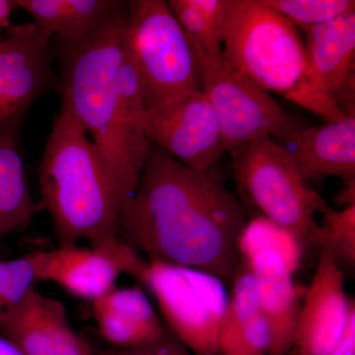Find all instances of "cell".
Returning <instances> with one entry per match:
<instances>
[{"label":"cell","instance_id":"6da1fadb","mask_svg":"<svg viewBox=\"0 0 355 355\" xmlns=\"http://www.w3.org/2000/svg\"><path fill=\"white\" fill-rule=\"evenodd\" d=\"M147 261L202 270L230 282L241 260L244 205L219 164L198 172L151 144L120 228Z\"/></svg>","mask_w":355,"mask_h":355},{"label":"cell","instance_id":"7a4b0ae2","mask_svg":"<svg viewBox=\"0 0 355 355\" xmlns=\"http://www.w3.org/2000/svg\"><path fill=\"white\" fill-rule=\"evenodd\" d=\"M39 182L60 247L119 237L120 191L99 149L64 104L44 146Z\"/></svg>","mask_w":355,"mask_h":355},{"label":"cell","instance_id":"3957f363","mask_svg":"<svg viewBox=\"0 0 355 355\" xmlns=\"http://www.w3.org/2000/svg\"><path fill=\"white\" fill-rule=\"evenodd\" d=\"M127 13L128 4L87 38L58 46L62 104L99 149L123 207L141 177L125 155L118 128L119 74L125 53Z\"/></svg>","mask_w":355,"mask_h":355},{"label":"cell","instance_id":"277c9868","mask_svg":"<svg viewBox=\"0 0 355 355\" xmlns=\"http://www.w3.org/2000/svg\"><path fill=\"white\" fill-rule=\"evenodd\" d=\"M222 55L270 93L286 95L304 78V40L263 0H226Z\"/></svg>","mask_w":355,"mask_h":355},{"label":"cell","instance_id":"5b68a950","mask_svg":"<svg viewBox=\"0 0 355 355\" xmlns=\"http://www.w3.org/2000/svg\"><path fill=\"white\" fill-rule=\"evenodd\" d=\"M229 153L243 197L275 228L307 244L318 214L333 209L311 188L286 149L266 137Z\"/></svg>","mask_w":355,"mask_h":355},{"label":"cell","instance_id":"8992f818","mask_svg":"<svg viewBox=\"0 0 355 355\" xmlns=\"http://www.w3.org/2000/svg\"><path fill=\"white\" fill-rule=\"evenodd\" d=\"M127 50L147 109L175 96L202 90L198 58L167 1L128 2Z\"/></svg>","mask_w":355,"mask_h":355},{"label":"cell","instance_id":"52a82bcc","mask_svg":"<svg viewBox=\"0 0 355 355\" xmlns=\"http://www.w3.org/2000/svg\"><path fill=\"white\" fill-rule=\"evenodd\" d=\"M140 282L157 303L167 330L193 355H218L227 305L225 282L202 270L148 261Z\"/></svg>","mask_w":355,"mask_h":355},{"label":"cell","instance_id":"ba28073f","mask_svg":"<svg viewBox=\"0 0 355 355\" xmlns=\"http://www.w3.org/2000/svg\"><path fill=\"white\" fill-rule=\"evenodd\" d=\"M198 58L202 90L216 112L224 153L266 137L279 141L301 128L268 91L223 55Z\"/></svg>","mask_w":355,"mask_h":355},{"label":"cell","instance_id":"9c48e42d","mask_svg":"<svg viewBox=\"0 0 355 355\" xmlns=\"http://www.w3.org/2000/svg\"><path fill=\"white\" fill-rule=\"evenodd\" d=\"M37 282L58 284L74 297L94 302L130 275L139 280L148 261L120 238L98 245L58 247L29 254Z\"/></svg>","mask_w":355,"mask_h":355},{"label":"cell","instance_id":"30bf717a","mask_svg":"<svg viewBox=\"0 0 355 355\" xmlns=\"http://www.w3.org/2000/svg\"><path fill=\"white\" fill-rule=\"evenodd\" d=\"M144 128L153 146L195 171H209L224 154L216 112L202 90L147 109Z\"/></svg>","mask_w":355,"mask_h":355},{"label":"cell","instance_id":"8fae6325","mask_svg":"<svg viewBox=\"0 0 355 355\" xmlns=\"http://www.w3.org/2000/svg\"><path fill=\"white\" fill-rule=\"evenodd\" d=\"M51 37L34 22L11 26L0 41V132L18 133L53 80Z\"/></svg>","mask_w":355,"mask_h":355},{"label":"cell","instance_id":"7c38bea8","mask_svg":"<svg viewBox=\"0 0 355 355\" xmlns=\"http://www.w3.org/2000/svg\"><path fill=\"white\" fill-rule=\"evenodd\" d=\"M354 299L345 292L343 268L320 253L316 270L301 303L292 355H329L342 338Z\"/></svg>","mask_w":355,"mask_h":355},{"label":"cell","instance_id":"4fadbf2b","mask_svg":"<svg viewBox=\"0 0 355 355\" xmlns=\"http://www.w3.org/2000/svg\"><path fill=\"white\" fill-rule=\"evenodd\" d=\"M0 334L24 355H97L72 328L64 305L36 286L2 320Z\"/></svg>","mask_w":355,"mask_h":355},{"label":"cell","instance_id":"5bb4252c","mask_svg":"<svg viewBox=\"0 0 355 355\" xmlns=\"http://www.w3.org/2000/svg\"><path fill=\"white\" fill-rule=\"evenodd\" d=\"M305 34L303 80L354 113L355 11L324 24L301 28Z\"/></svg>","mask_w":355,"mask_h":355},{"label":"cell","instance_id":"9a60e30c","mask_svg":"<svg viewBox=\"0 0 355 355\" xmlns=\"http://www.w3.org/2000/svg\"><path fill=\"white\" fill-rule=\"evenodd\" d=\"M244 258L256 277L260 312L270 330L268 355H286L293 345L301 309L288 261L273 248H263Z\"/></svg>","mask_w":355,"mask_h":355},{"label":"cell","instance_id":"2e32d148","mask_svg":"<svg viewBox=\"0 0 355 355\" xmlns=\"http://www.w3.org/2000/svg\"><path fill=\"white\" fill-rule=\"evenodd\" d=\"M277 142L308 183L329 177L355 181V113L336 123L299 128Z\"/></svg>","mask_w":355,"mask_h":355},{"label":"cell","instance_id":"e0dca14e","mask_svg":"<svg viewBox=\"0 0 355 355\" xmlns=\"http://www.w3.org/2000/svg\"><path fill=\"white\" fill-rule=\"evenodd\" d=\"M92 304L98 330L114 349L147 347L160 340L167 331L141 287H114Z\"/></svg>","mask_w":355,"mask_h":355},{"label":"cell","instance_id":"ac0fdd59","mask_svg":"<svg viewBox=\"0 0 355 355\" xmlns=\"http://www.w3.org/2000/svg\"><path fill=\"white\" fill-rule=\"evenodd\" d=\"M18 8L58 46L77 43L106 24L125 8L119 0H17Z\"/></svg>","mask_w":355,"mask_h":355},{"label":"cell","instance_id":"d6986e66","mask_svg":"<svg viewBox=\"0 0 355 355\" xmlns=\"http://www.w3.org/2000/svg\"><path fill=\"white\" fill-rule=\"evenodd\" d=\"M17 139L18 133L0 132V241L25 226L37 209Z\"/></svg>","mask_w":355,"mask_h":355},{"label":"cell","instance_id":"ffe728a7","mask_svg":"<svg viewBox=\"0 0 355 355\" xmlns=\"http://www.w3.org/2000/svg\"><path fill=\"white\" fill-rule=\"evenodd\" d=\"M167 3L198 58L222 55L226 0H170Z\"/></svg>","mask_w":355,"mask_h":355},{"label":"cell","instance_id":"44dd1931","mask_svg":"<svg viewBox=\"0 0 355 355\" xmlns=\"http://www.w3.org/2000/svg\"><path fill=\"white\" fill-rule=\"evenodd\" d=\"M307 244L333 257L343 266L355 265V205L342 210L331 209L324 214L320 225L316 224L308 237Z\"/></svg>","mask_w":355,"mask_h":355},{"label":"cell","instance_id":"7402d4cb","mask_svg":"<svg viewBox=\"0 0 355 355\" xmlns=\"http://www.w3.org/2000/svg\"><path fill=\"white\" fill-rule=\"evenodd\" d=\"M297 28L312 27L354 12V0H263Z\"/></svg>","mask_w":355,"mask_h":355},{"label":"cell","instance_id":"603a6c76","mask_svg":"<svg viewBox=\"0 0 355 355\" xmlns=\"http://www.w3.org/2000/svg\"><path fill=\"white\" fill-rule=\"evenodd\" d=\"M36 284L29 254L15 260L0 261V323Z\"/></svg>","mask_w":355,"mask_h":355},{"label":"cell","instance_id":"cb8c5ba5","mask_svg":"<svg viewBox=\"0 0 355 355\" xmlns=\"http://www.w3.org/2000/svg\"><path fill=\"white\" fill-rule=\"evenodd\" d=\"M270 334L259 315L244 328L219 338L218 355H268Z\"/></svg>","mask_w":355,"mask_h":355},{"label":"cell","instance_id":"d4e9b609","mask_svg":"<svg viewBox=\"0 0 355 355\" xmlns=\"http://www.w3.org/2000/svg\"><path fill=\"white\" fill-rule=\"evenodd\" d=\"M284 96L294 104L321 116L327 123L342 121L349 114L355 113H347L333 97L304 80L301 81L295 88Z\"/></svg>","mask_w":355,"mask_h":355},{"label":"cell","instance_id":"484cf974","mask_svg":"<svg viewBox=\"0 0 355 355\" xmlns=\"http://www.w3.org/2000/svg\"><path fill=\"white\" fill-rule=\"evenodd\" d=\"M97 355H193L174 336L167 330L164 336L147 347L137 349H106L96 352Z\"/></svg>","mask_w":355,"mask_h":355},{"label":"cell","instance_id":"4316f807","mask_svg":"<svg viewBox=\"0 0 355 355\" xmlns=\"http://www.w3.org/2000/svg\"><path fill=\"white\" fill-rule=\"evenodd\" d=\"M329 355H355V311L350 315L342 338Z\"/></svg>","mask_w":355,"mask_h":355},{"label":"cell","instance_id":"83f0119b","mask_svg":"<svg viewBox=\"0 0 355 355\" xmlns=\"http://www.w3.org/2000/svg\"><path fill=\"white\" fill-rule=\"evenodd\" d=\"M17 8V0H0V30L11 27L10 17Z\"/></svg>","mask_w":355,"mask_h":355},{"label":"cell","instance_id":"f1b7e54d","mask_svg":"<svg viewBox=\"0 0 355 355\" xmlns=\"http://www.w3.org/2000/svg\"><path fill=\"white\" fill-rule=\"evenodd\" d=\"M345 188L338 197V203L343 207L355 205V181L345 183Z\"/></svg>","mask_w":355,"mask_h":355},{"label":"cell","instance_id":"f546056e","mask_svg":"<svg viewBox=\"0 0 355 355\" xmlns=\"http://www.w3.org/2000/svg\"><path fill=\"white\" fill-rule=\"evenodd\" d=\"M0 355H24L12 342L0 334Z\"/></svg>","mask_w":355,"mask_h":355}]
</instances>
